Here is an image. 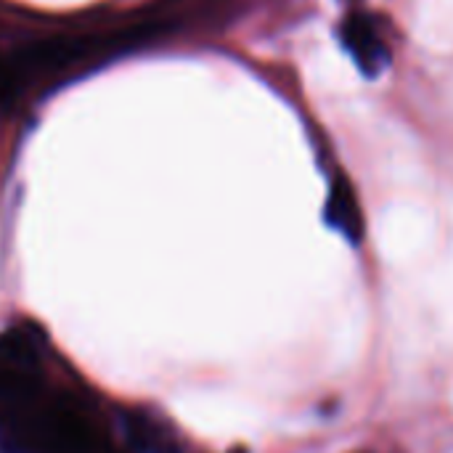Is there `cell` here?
Returning a JSON list of instances; mask_svg holds the SVG:
<instances>
[{
  "label": "cell",
  "mask_w": 453,
  "mask_h": 453,
  "mask_svg": "<svg viewBox=\"0 0 453 453\" xmlns=\"http://www.w3.org/2000/svg\"><path fill=\"white\" fill-rule=\"evenodd\" d=\"M342 45L348 48V53L356 58L358 69L366 77H377L388 64H390V50L380 35V29L374 27V21L364 13H350L342 21Z\"/></svg>",
  "instance_id": "cell-1"
},
{
  "label": "cell",
  "mask_w": 453,
  "mask_h": 453,
  "mask_svg": "<svg viewBox=\"0 0 453 453\" xmlns=\"http://www.w3.org/2000/svg\"><path fill=\"white\" fill-rule=\"evenodd\" d=\"M326 223L342 234L350 244H361L364 234H366V223H364V210L358 202V194L353 188V183L345 175H337L332 180L329 188V199H326V210H324Z\"/></svg>",
  "instance_id": "cell-2"
},
{
  "label": "cell",
  "mask_w": 453,
  "mask_h": 453,
  "mask_svg": "<svg viewBox=\"0 0 453 453\" xmlns=\"http://www.w3.org/2000/svg\"><path fill=\"white\" fill-rule=\"evenodd\" d=\"M125 433L138 451L178 453V441H175L173 430L151 414H143V411L125 414Z\"/></svg>",
  "instance_id": "cell-3"
},
{
  "label": "cell",
  "mask_w": 453,
  "mask_h": 453,
  "mask_svg": "<svg viewBox=\"0 0 453 453\" xmlns=\"http://www.w3.org/2000/svg\"><path fill=\"white\" fill-rule=\"evenodd\" d=\"M42 334L32 326H11L0 334V361L29 369L40 361Z\"/></svg>",
  "instance_id": "cell-4"
},
{
  "label": "cell",
  "mask_w": 453,
  "mask_h": 453,
  "mask_svg": "<svg viewBox=\"0 0 453 453\" xmlns=\"http://www.w3.org/2000/svg\"><path fill=\"white\" fill-rule=\"evenodd\" d=\"M37 393V380L29 369L0 361V401L3 403H27Z\"/></svg>",
  "instance_id": "cell-5"
}]
</instances>
